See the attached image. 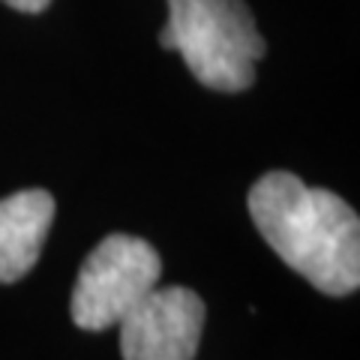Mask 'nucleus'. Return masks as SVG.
Masks as SVG:
<instances>
[{
  "mask_svg": "<svg viewBox=\"0 0 360 360\" xmlns=\"http://www.w3.org/2000/svg\"><path fill=\"white\" fill-rule=\"evenodd\" d=\"M160 45L184 54L195 82L219 94L252 87L255 63L267 51L243 0H168Z\"/></svg>",
  "mask_w": 360,
  "mask_h": 360,
  "instance_id": "nucleus-2",
  "label": "nucleus"
},
{
  "mask_svg": "<svg viewBox=\"0 0 360 360\" xmlns=\"http://www.w3.org/2000/svg\"><path fill=\"white\" fill-rule=\"evenodd\" d=\"M54 222L49 189H21L0 198V283H18L39 262Z\"/></svg>",
  "mask_w": 360,
  "mask_h": 360,
  "instance_id": "nucleus-5",
  "label": "nucleus"
},
{
  "mask_svg": "<svg viewBox=\"0 0 360 360\" xmlns=\"http://www.w3.org/2000/svg\"><path fill=\"white\" fill-rule=\"evenodd\" d=\"M246 207L270 250L312 288L330 297L357 291L360 219L345 198L291 172H267L252 184Z\"/></svg>",
  "mask_w": 360,
  "mask_h": 360,
  "instance_id": "nucleus-1",
  "label": "nucleus"
},
{
  "mask_svg": "<svg viewBox=\"0 0 360 360\" xmlns=\"http://www.w3.org/2000/svg\"><path fill=\"white\" fill-rule=\"evenodd\" d=\"M4 4L18 9V13H42V9L49 6L51 0H4Z\"/></svg>",
  "mask_w": 360,
  "mask_h": 360,
  "instance_id": "nucleus-6",
  "label": "nucleus"
},
{
  "mask_svg": "<svg viewBox=\"0 0 360 360\" xmlns=\"http://www.w3.org/2000/svg\"><path fill=\"white\" fill-rule=\"evenodd\" d=\"M162 276L160 252L132 234H108L78 270L70 312L75 328H117L132 307L150 295Z\"/></svg>",
  "mask_w": 360,
  "mask_h": 360,
  "instance_id": "nucleus-3",
  "label": "nucleus"
},
{
  "mask_svg": "<svg viewBox=\"0 0 360 360\" xmlns=\"http://www.w3.org/2000/svg\"><path fill=\"white\" fill-rule=\"evenodd\" d=\"M205 315V300L193 288H153L117 324L123 360H195Z\"/></svg>",
  "mask_w": 360,
  "mask_h": 360,
  "instance_id": "nucleus-4",
  "label": "nucleus"
}]
</instances>
